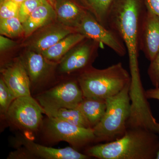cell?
<instances>
[{
  "label": "cell",
  "mask_w": 159,
  "mask_h": 159,
  "mask_svg": "<svg viewBox=\"0 0 159 159\" xmlns=\"http://www.w3.org/2000/svg\"><path fill=\"white\" fill-rule=\"evenodd\" d=\"M56 17L55 9L49 2L41 3L23 24L25 36L48 25Z\"/></svg>",
  "instance_id": "obj_16"
},
{
  "label": "cell",
  "mask_w": 159,
  "mask_h": 159,
  "mask_svg": "<svg viewBox=\"0 0 159 159\" xmlns=\"http://www.w3.org/2000/svg\"><path fill=\"white\" fill-rule=\"evenodd\" d=\"M75 32L74 29L62 25H52L34 39L31 44V51L41 53L57 43L68 35Z\"/></svg>",
  "instance_id": "obj_15"
},
{
  "label": "cell",
  "mask_w": 159,
  "mask_h": 159,
  "mask_svg": "<svg viewBox=\"0 0 159 159\" xmlns=\"http://www.w3.org/2000/svg\"><path fill=\"white\" fill-rule=\"evenodd\" d=\"M41 3L34 0H25L20 5L18 17L21 22L24 23L30 15Z\"/></svg>",
  "instance_id": "obj_24"
},
{
  "label": "cell",
  "mask_w": 159,
  "mask_h": 159,
  "mask_svg": "<svg viewBox=\"0 0 159 159\" xmlns=\"http://www.w3.org/2000/svg\"><path fill=\"white\" fill-rule=\"evenodd\" d=\"M24 150L20 151L21 157H37L44 159H87L89 157L78 152L74 148L66 147L56 148L46 147L26 138L20 139Z\"/></svg>",
  "instance_id": "obj_11"
},
{
  "label": "cell",
  "mask_w": 159,
  "mask_h": 159,
  "mask_svg": "<svg viewBox=\"0 0 159 159\" xmlns=\"http://www.w3.org/2000/svg\"><path fill=\"white\" fill-rule=\"evenodd\" d=\"M9 1H12L14 2H15L17 3L19 5H20L25 0H9Z\"/></svg>",
  "instance_id": "obj_29"
},
{
  "label": "cell",
  "mask_w": 159,
  "mask_h": 159,
  "mask_svg": "<svg viewBox=\"0 0 159 159\" xmlns=\"http://www.w3.org/2000/svg\"><path fill=\"white\" fill-rule=\"evenodd\" d=\"M147 9L159 17V0H145Z\"/></svg>",
  "instance_id": "obj_27"
},
{
  "label": "cell",
  "mask_w": 159,
  "mask_h": 159,
  "mask_svg": "<svg viewBox=\"0 0 159 159\" xmlns=\"http://www.w3.org/2000/svg\"><path fill=\"white\" fill-rule=\"evenodd\" d=\"M145 96L148 99H155L159 101V88L151 89L145 91Z\"/></svg>",
  "instance_id": "obj_28"
},
{
  "label": "cell",
  "mask_w": 159,
  "mask_h": 159,
  "mask_svg": "<svg viewBox=\"0 0 159 159\" xmlns=\"http://www.w3.org/2000/svg\"><path fill=\"white\" fill-rule=\"evenodd\" d=\"M16 43L8 38L4 37L3 35L0 36V50L1 52L7 51L14 48Z\"/></svg>",
  "instance_id": "obj_26"
},
{
  "label": "cell",
  "mask_w": 159,
  "mask_h": 159,
  "mask_svg": "<svg viewBox=\"0 0 159 159\" xmlns=\"http://www.w3.org/2000/svg\"><path fill=\"white\" fill-rule=\"evenodd\" d=\"M42 107L31 96L17 97L13 100L6 117L10 123L21 129L35 131L42 123Z\"/></svg>",
  "instance_id": "obj_5"
},
{
  "label": "cell",
  "mask_w": 159,
  "mask_h": 159,
  "mask_svg": "<svg viewBox=\"0 0 159 159\" xmlns=\"http://www.w3.org/2000/svg\"><path fill=\"white\" fill-rule=\"evenodd\" d=\"M156 159H159V150L157 154Z\"/></svg>",
  "instance_id": "obj_32"
},
{
  "label": "cell",
  "mask_w": 159,
  "mask_h": 159,
  "mask_svg": "<svg viewBox=\"0 0 159 159\" xmlns=\"http://www.w3.org/2000/svg\"><path fill=\"white\" fill-rule=\"evenodd\" d=\"M49 3L54 8V4H55V0H48Z\"/></svg>",
  "instance_id": "obj_30"
},
{
  "label": "cell",
  "mask_w": 159,
  "mask_h": 159,
  "mask_svg": "<svg viewBox=\"0 0 159 159\" xmlns=\"http://www.w3.org/2000/svg\"><path fill=\"white\" fill-rule=\"evenodd\" d=\"M99 43L86 38L71 50L61 61L60 70L62 73H72L84 70L90 67L96 55Z\"/></svg>",
  "instance_id": "obj_9"
},
{
  "label": "cell",
  "mask_w": 159,
  "mask_h": 159,
  "mask_svg": "<svg viewBox=\"0 0 159 159\" xmlns=\"http://www.w3.org/2000/svg\"><path fill=\"white\" fill-rule=\"evenodd\" d=\"M85 39V37L80 33L73 32L64 38L54 46L43 51L41 54L49 61H57L61 59L69 51Z\"/></svg>",
  "instance_id": "obj_17"
},
{
  "label": "cell",
  "mask_w": 159,
  "mask_h": 159,
  "mask_svg": "<svg viewBox=\"0 0 159 159\" xmlns=\"http://www.w3.org/2000/svg\"><path fill=\"white\" fill-rule=\"evenodd\" d=\"M147 73L153 86L159 88V52L150 61Z\"/></svg>",
  "instance_id": "obj_25"
},
{
  "label": "cell",
  "mask_w": 159,
  "mask_h": 159,
  "mask_svg": "<svg viewBox=\"0 0 159 159\" xmlns=\"http://www.w3.org/2000/svg\"><path fill=\"white\" fill-rule=\"evenodd\" d=\"M147 10L145 0H114L107 17V27L119 35L126 47L132 77L140 76L139 45Z\"/></svg>",
  "instance_id": "obj_1"
},
{
  "label": "cell",
  "mask_w": 159,
  "mask_h": 159,
  "mask_svg": "<svg viewBox=\"0 0 159 159\" xmlns=\"http://www.w3.org/2000/svg\"><path fill=\"white\" fill-rule=\"evenodd\" d=\"M20 5L9 0H1L0 20L18 16Z\"/></svg>",
  "instance_id": "obj_23"
},
{
  "label": "cell",
  "mask_w": 159,
  "mask_h": 159,
  "mask_svg": "<svg viewBox=\"0 0 159 159\" xmlns=\"http://www.w3.org/2000/svg\"><path fill=\"white\" fill-rule=\"evenodd\" d=\"M114 0H81L87 10L102 25L107 27V17Z\"/></svg>",
  "instance_id": "obj_20"
},
{
  "label": "cell",
  "mask_w": 159,
  "mask_h": 159,
  "mask_svg": "<svg viewBox=\"0 0 159 159\" xmlns=\"http://www.w3.org/2000/svg\"><path fill=\"white\" fill-rule=\"evenodd\" d=\"M139 48L150 61L159 52V17L148 9L142 26Z\"/></svg>",
  "instance_id": "obj_12"
},
{
  "label": "cell",
  "mask_w": 159,
  "mask_h": 159,
  "mask_svg": "<svg viewBox=\"0 0 159 159\" xmlns=\"http://www.w3.org/2000/svg\"><path fill=\"white\" fill-rule=\"evenodd\" d=\"M106 108L105 99L84 97L76 109L84 115L93 129L102 120Z\"/></svg>",
  "instance_id": "obj_18"
},
{
  "label": "cell",
  "mask_w": 159,
  "mask_h": 159,
  "mask_svg": "<svg viewBox=\"0 0 159 159\" xmlns=\"http://www.w3.org/2000/svg\"><path fill=\"white\" fill-rule=\"evenodd\" d=\"M54 9L60 22L74 30L88 11L75 0H55Z\"/></svg>",
  "instance_id": "obj_13"
},
{
  "label": "cell",
  "mask_w": 159,
  "mask_h": 159,
  "mask_svg": "<svg viewBox=\"0 0 159 159\" xmlns=\"http://www.w3.org/2000/svg\"><path fill=\"white\" fill-rule=\"evenodd\" d=\"M78 81L64 83L45 91L37 97L44 111L75 109L83 99Z\"/></svg>",
  "instance_id": "obj_6"
},
{
  "label": "cell",
  "mask_w": 159,
  "mask_h": 159,
  "mask_svg": "<svg viewBox=\"0 0 159 159\" xmlns=\"http://www.w3.org/2000/svg\"><path fill=\"white\" fill-rule=\"evenodd\" d=\"M74 31L86 38L105 45L119 56H124L127 52L125 44L119 35L111 29L102 25L89 11L84 16Z\"/></svg>",
  "instance_id": "obj_7"
},
{
  "label": "cell",
  "mask_w": 159,
  "mask_h": 159,
  "mask_svg": "<svg viewBox=\"0 0 159 159\" xmlns=\"http://www.w3.org/2000/svg\"><path fill=\"white\" fill-rule=\"evenodd\" d=\"M159 150V134L132 128L117 140L89 147L85 154L99 159H156Z\"/></svg>",
  "instance_id": "obj_2"
},
{
  "label": "cell",
  "mask_w": 159,
  "mask_h": 159,
  "mask_svg": "<svg viewBox=\"0 0 159 159\" xmlns=\"http://www.w3.org/2000/svg\"><path fill=\"white\" fill-rule=\"evenodd\" d=\"M130 85V83L117 95L106 99L107 108L104 116L93 128L96 141L111 142L125 134L131 112Z\"/></svg>",
  "instance_id": "obj_4"
},
{
  "label": "cell",
  "mask_w": 159,
  "mask_h": 159,
  "mask_svg": "<svg viewBox=\"0 0 159 159\" xmlns=\"http://www.w3.org/2000/svg\"><path fill=\"white\" fill-rule=\"evenodd\" d=\"M130 74L119 62L99 70L89 67L80 72L77 81L84 98L106 99L131 83Z\"/></svg>",
  "instance_id": "obj_3"
},
{
  "label": "cell",
  "mask_w": 159,
  "mask_h": 159,
  "mask_svg": "<svg viewBox=\"0 0 159 159\" xmlns=\"http://www.w3.org/2000/svg\"><path fill=\"white\" fill-rule=\"evenodd\" d=\"M16 97L6 85L4 80L0 79V111L1 115L6 116L7 111Z\"/></svg>",
  "instance_id": "obj_22"
},
{
  "label": "cell",
  "mask_w": 159,
  "mask_h": 159,
  "mask_svg": "<svg viewBox=\"0 0 159 159\" xmlns=\"http://www.w3.org/2000/svg\"><path fill=\"white\" fill-rule=\"evenodd\" d=\"M0 20V32L2 35L15 38L25 34L23 24L18 16Z\"/></svg>",
  "instance_id": "obj_21"
},
{
  "label": "cell",
  "mask_w": 159,
  "mask_h": 159,
  "mask_svg": "<svg viewBox=\"0 0 159 159\" xmlns=\"http://www.w3.org/2000/svg\"><path fill=\"white\" fill-rule=\"evenodd\" d=\"M2 78L16 98L31 95V81L22 59H16L1 69Z\"/></svg>",
  "instance_id": "obj_10"
},
{
  "label": "cell",
  "mask_w": 159,
  "mask_h": 159,
  "mask_svg": "<svg viewBox=\"0 0 159 159\" xmlns=\"http://www.w3.org/2000/svg\"><path fill=\"white\" fill-rule=\"evenodd\" d=\"M31 84H37L48 76L54 64L50 62L42 54L35 51H28L22 59Z\"/></svg>",
  "instance_id": "obj_14"
},
{
  "label": "cell",
  "mask_w": 159,
  "mask_h": 159,
  "mask_svg": "<svg viewBox=\"0 0 159 159\" xmlns=\"http://www.w3.org/2000/svg\"><path fill=\"white\" fill-rule=\"evenodd\" d=\"M44 113L48 117L66 121L80 127L92 128L84 115L77 109L61 108L45 111Z\"/></svg>",
  "instance_id": "obj_19"
},
{
  "label": "cell",
  "mask_w": 159,
  "mask_h": 159,
  "mask_svg": "<svg viewBox=\"0 0 159 159\" xmlns=\"http://www.w3.org/2000/svg\"><path fill=\"white\" fill-rule=\"evenodd\" d=\"M45 132L49 139L56 142L65 141L80 148L96 141L93 128L80 127L66 121L48 117Z\"/></svg>",
  "instance_id": "obj_8"
},
{
  "label": "cell",
  "mask_w": 159,
  "mask_h": 159,
  "mask_svg": "<svg viewBox=\"0 0 159 159\" xmlns=\"http://www.w3.org/2000/svg\"><path fill=\"white\" fill-rule=\"evenodd\" d=\"M34 1H38V2H39L41 3L49 2H48V0H34Z\"/></svg>",
  "instance_id": "obj_31"
}]
</instances>
